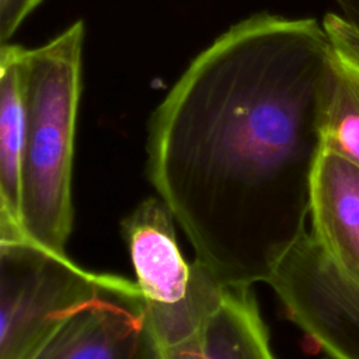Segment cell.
Instances as JSON below:
<instances>
[{"mask_svg":"<svg viewBox=\"0 0 359 359\" xmlns=\"http://www.w3.org/2000/svg\"><path fill=\"white\" fill-rule=\"evenodd\" d=\"M84 24L27 49V142L21 180V226L36 243L66 252L73 224L72 172L81 93Z\"/></svg>","mask_w":359,"mask_h":359,"instance_id":"obj_2","label":"cell"},{"mask_svg":"<svg viewBox=\"0 0 359 359\" xmlns=\"http://www.w3.org/2000/svg\"><path fill=\"white\" fill-rule=\"evenodd\" d=\"M42 0H0V38L7 42Z\"/></svg>","mask_w":359,"mask_h":359,"instance_id":"obj_12","label":"cell"},{"mask_svg":"<svg viewBox=\"0 0 359 359\" xmlns=\"http://www.w3.org/2000/svg\"><path fill=\"white\" fill-rule=\"evenodd\" d=\"M309 217L324 251L359 278V165L321 144L309 178Z\"/></svg>","mask_w":359,"mask_h":359,"instance_id":"obj_7","label":"cell"},{"mask_svg":"<svg viewBox=\"0 0 359 359\" xmlns=\"http://www.w3.org/2000/svg\"><path fill=\"white\" fill-rule=\"evenodd\" d=\"M154 359H275L250 287H229L222 304L188 338L157 346Z\"/></svg>","mask_w":359,"mask_h":359,"instance_id":"obj_8","label":"cell"},{"mask_svg":"<svg viewBox=\"0 0 359 359\" xmlns=\"http://www.w3.org/2000/svg\"><path fill=\"white\" fill-rule=\"evenodd\" d=\"M339 13H328L323 27L338 63L359 83V0H334Z\"/></svg>","mask_w":359,"mask_h":359,"instance_id":"obj_11","label":"cell"},{"mask_svg":"<svg viewBox=\"0 0 359 359\" xmlns=\"http://www.w3.org/2000/svg\"><path fill=\"white\" fill-rule=\"evenodd\" d=\"M174 216L157 196L142 201L121 223L157 346L194 334L222 304L229 286L178 245Z\"/></svg>","mask_w":359,"mask_h":359,"instance_id":"obj_3","label":"cell"},{"mask_svg":"<svg viewBox=\"0 0 359 359\" xmlns=\"http://www.w3.org/2000/svg\"><path fill=\"white\" fill-rule=\"evenodd\" d=\"M25 53L15 43L0 48V231H24L21 180L27 142Z\"/></svg>","mask_w":359,"mask_h":359,"instance_id":"obj_9","label":"cell"},{"mask_svg":"<svg viewBox=\"0 0 359 359\" xmlns=\"http://www.w3.org/2000/svg\"><path fill=\"white\" fill-rule=\"evenodd\" d=\"M156 348L139 285L100 273L93 292L27 359H154Z\"/></svg>","mask_w":359,"mask_h":359,"instance_id":"obj_6","label":"cell"},{"mask_svg":"<svg viewBox=\"0 0 359 359\" xmlns=\"http://www.w3.org/2000/svg\"><path fill=\"white\" fill-rule=\"evenodd\" d=\"M318 135L321 146L359 165V83L338 63L332 49Z\"/></svg>","mask_w":359,"mask_h":359,"instance_id":"obj_10","label":"cell"},{"mask_svg":"<svg viewBox=\"0 0 359 359\" xmlns=\"http://www.w3.org/2000/svg\"><path fill=\"white\" fill-rule=\"evenodd\" d=\"M98 278L22 231L0 233V359H27Z\"/></svg>","mask_w":359,"mask_h":359,"instance_id":"obj_4","label":"cell"},{"mask_svg":"<svg viewBox=\"0 0 359 359\" xmlns=\"http://www.w3.org/2000/svg\"><path fill=\"white\" fill-rule=\"evenodd\" d=\"M266 283L292 321L332 359H359V278L339 266L303 230Z\"/></svg>","mask_w":359,"mask_h":359,"instance_id":"obj_5","label":"cell"},{"mask_svg":"<svg viewBox=\"0 0 359 359\" xmlns=\"http://www.w3.org/2000/svg\"><path fill=\"white\" fill-rule=\"evenodd\" d=\"M330 66L323 22L257 13L203 49L149 119L147 178L224 286L266 282L306 230Z\"/></svg>","mask_w":359,"mask_h":359,"instance_id":"obj_1","label":"cell"}]
</instances>
